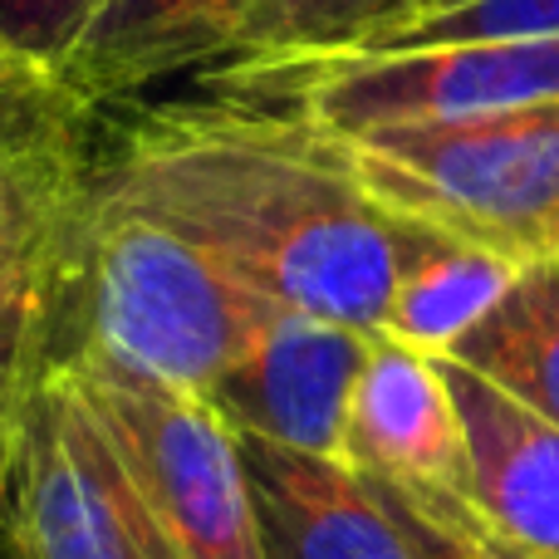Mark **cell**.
<instances>
[{"mask_svg":"<svg viewBox=\"0 0 559 559\" xmlns=\"http://www.w3.org/2000/svg\"><path fill=\"white\" fill-rule=\"evenodd\" d=\"M94 177L212 246L271 305L378 334L397 222L324 128L236 94L138 104Z\"/></svg>","mask_w":559,"mask_h":559,"instance_id":"cell-1","label":"cell"},{"mask_svg":"<svg viewBox=\"0 0 559 559\" xmlns=\"http://www.w3.org/2000/svg\"><path fill=\"white\" fill-rule=\"evenodd\" d=\"M271 309L212 246L88 173L55 280L45 364L84 358L206 397Z\"/></svg>","mask_w":559,"mask_h":559,"instance_id":"cell-2","label":"cell"},{"mask_svg":"<svg viewBox=\"0 0 559 559\" xmlns=\"http://www.w3.org/2000/svg\"><path fill=\"white\" fill-rule=\"evenodd\" d=\"M334 138V133H329ZM378 206L515 265L559 255V104L334 138Z\"/></svg>","mask_w":559,"mask_h":559,"instance_id":"cell-3","label":"cell"},{"mask_svg":"<svg viewBox=\"0 0 559 559\" xmlns=\"http://www.w3.org/2000/svg\"><path fill=\"white\" fill-rule=\"evenodd\" d=\"M0 559H182L64 364L0 432Z\"/></svg>","mask_w":559,"mask_h":559,"instance_id":"cell-4","label":"cell"},{"mask_svg":"<svg viewBox=\"0 0 559 559\" xmlns=\"http://www.w3.org/2000/svg\"><path fill=\"white\" fill-rule=\"evenodd\" d=\"M212 94L275 104L334 138L383 123H447L506 108L559 104V39H486V45L324 55L289 64H216Z\"/></svg>","mask_w":559,"mask_h":559,"instance_id":"cell-5","label":"cell"},{"mask_svg":"<svg viewBox=\"0 0 559 559\" xmlns=\"http://www.w3.org/2000/svg\"><path fill=\"white\" fill-rule=\"evenodd\" d=\"M74 373L128 462L147 511L182 559H261L251 481L236 427L206 397L123 368L55 358Z\"/></svg>","mask_w":559,"mask_h":559,"instance_id":"cell-6","label":"cell"},{"mask_svg":"<svg viewBox=\"0 0 559 559\" xmlns=\"http://www.w3.org/2000/svg\"><path fill=\"white\" fill-rule=\"evenodd\" d=\"M368 348L373 334L364 329L275 305L246 354L212 383L206 403L246 437L314 456H344L348 397Z\"/></svg>","mask_w":559,"mask_h":559,"instance_id":"cell-7","label":"cell"},{"mask_svg":"<svg viewBox=\"0 0 559 559\" xmlns=\"http://www.w3.org/2000/svg\"><path fill=\"white\" fill-rule=\"evenodd\" d=\"M251 0H104L79 45L69 49L59 84L88 118L138 104L177 74H202L241 45Z\"/></svg>","mask_w":559,"mask_h":559,"instance_id":"cell-8","label":"cell"},{"mask_svg":"<svg viewBox=\"0 0 559 559\" xmlns=\"http://www.w3.org/2000/svg\"><path fill=\"white\" fill-rule=\"evenodd\" d=\"M241 437L261 559H417L407 535L344 456Z\"/></svg>","mask_w":559,"mask_h":559,"instance_id":"cell-9","label":"cell"},{"mask_svg":"<svg viewBox=\"0 0 559 559\" xmlns=\"http://www.w3.org/2000/svg\"><path fill=\"white\" fill-rule=\"evenodd\" d=\"M466 437V501L521 550L559 559V427L456 358H437Z\"/></svg>","mask_w":559,"mask_h":559,"instance_id":"cell-10","label":"cell"},{"mask_svg":"<svg viewBox=\"0 0 559 559\" xmlns=\"http://www.w3.org/2000/svg\"><path fill=\"white\" fill-rule=\"evenodd\" d=\"M344 462L364 476L442 486L466 496V437L437 358L373 334L348 397Z\"/></svg>","mask_w":559,"mask_h":559,"instance_id":"cell-11","label":"cell"},{"mask_svg":"<svg viewBox=\"0 0 559 559\" xmlns=\"http://www.w3.org/2000/svg\"><path fill=\"white\" fill-rule=\"evenodd\" d=\"M397 222H403L397 280L378 334L397 338L427 358H442L456 348V338L472 334L491 314V305L511 289L521 265L452 231H437L427 222H407V216H397Z\"/></svg>","mask_w":559,"mask_h":559,"instance_id":"cell-12","label":"cell"},{"mask_svg":"<svg viewBox=\"0 0 559 559\" xmlns=\"http://www.w3.org/2000/svg\"><path fill=\"white\" fill-rule=\"evenodd\" d=\"M442 358L476 368L515 403L559 427V255L521 265L491 314Z\"/></svg>","mask_w":559,"mask_h":559,"instance_id":"cell-13","label":"cell"},{"mask_svg":"<svg viewBox=\"0 0 559 559\" xmlns=\"http://www.w3.org/2000/svg\"><path fill=\"white\" fill-rule=\"evenodd\" d=\"M407 10L413 0H251L241 45L222 64H289V59L344 55L373 29L403 20Z\"/></svg>","mask_w":559,"mask_h":559,"instance_id":"cell-14","label":"cell"},{"mask_svg":"<svg viewBox=\"0 0 559 559\" xmlns=\"http://www.w3.org/2000/svg\"><path fill=\"white\" fill-rule=\"evenodd\" d=\"M69 236L64 241L0 236V432H5L10 413L20 407L25 388L35 383V373L45 368L49 305H55V280Z\"/></svg>","mask_w":559,"mask_h":559,"instance_id":"cell-15","label":"cell"},{"mask_svg":"<svg viewBox=\"0 0 559 559\" xmlns=\"http://www.w3.org/2000/svg\"><path fill=\"white\" fill-rule=\"evenodd\" d=\"M0 147L49 163H88V114L64 84L0 35Z\"/></svg>","mask_w":559,"mask_h":559,"instance_id":"cell-16","label":"cell"},{"mask_svg":"<svg viewBox=\"0 0 559 559\" xmlns=\"http://www.w3.org/2000/svg\"><path fill=\"white\" fill-rule=\"evenodd\" d=\"M486 39H559V0H437L373 29L344 55H393V49L486 45Z\"/></svg>","mask_w":559,"mask_h":559,"instance_id":"cell-17","label":"cell"},{"mask_svg":"<svg viewBox=\"0 0 559 559\" xmlns=\"http://www.w3.org/2000/svg\"><path fill=\"white\" fill-rule=\"evenodd\" d=\"M378 501L407 535L417 559H545L506 540L466 496L442 491V486H417V481H388V476H368Z\"/></svg>","mask_w":559,"mask_h":559,"instance_id":"cell-18","label":"cell"},{"mask_svg":"<svg viewBox=\"0 0 559 559\" xmlns=\"http://www.w3.org/2000/svg\"><path fill=\"white\" fill-rule=\"evenodd\" d=\"M88 163H49L0 147V236L15 241H64L88 192Z\"/></svg>","mask_w":559,"mask_h":559,"instance_id":"cell-19","label":"cell"},{"mask_svg":"<svg viewBox=\"0 0 559 559\" xmlns=\"http://www.w3.org/2000/svg\"><path fill=\"white\" fill-rule=\"evenodd\" d=\"M98 5L104 0H0V35L59 79L69 49L79 45Z\"/></svg>","mask_w":559,"mask_h":559,"instance_id":"cell-20","label":"cell"},{"mask_svg":"<svg viewBox=\"0 0 559 559\" xmlns=\"http://www.w3.org/2000/svg\"><path fill=\"white\" fill-rule=\"evenodd\" d=\"M417 5H437V0H413V10H417Z\"/></svg>","mask_w":559,"mask_h":559,"instance_id":"cell-21","label":"cell"}]
</instances>
